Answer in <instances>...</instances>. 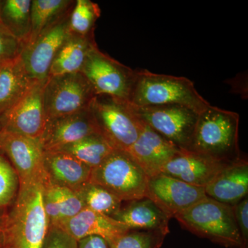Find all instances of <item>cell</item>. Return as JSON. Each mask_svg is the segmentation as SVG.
<instances>
[{"mask_svg": "<svg viewBox=\"0 0 248 248\" xmlns=\"http://www.w3.org/2000/svg\"><path fill=\"white\" fill-rule=\"evenodd\" d=\"M6 246V235L4 228L1 226L0 228V248H4Z\"/></svg>", "mask_w": 248, "mask_h": 248, "instance_id": "cell-36", "label": "cell"}, {"mask_svg": "<svg viewBox=\"0 0 248 248\" xmlns=\"http://www.w3.org/2000/svg\"><path fill=\"white\" fill-rule=\"evenodd\" d=\"M100 15L99 5L91 0L75 1L69 17L70 33L82 37L94 35L96 22Z\"/></svg>", "mask_w": 248, "mask_h": 248, "instance_id": "cell-27", "label": "cell"}, {"mask_svg": "<svg viewBox=\"0 0 248 248\" xmlns=\"http://www.w3.org/2000/svg\"><path fill=\"white\" fill-rule=\"evenodd\" d=\"M112 218L129 229L158 231L169 234L170 218L148 197L126 202Z\"/></svg>", "mask_w": 248, "mask_h": 248, "instance_id": "cell-20", "label": "cell"}, {"mask_svg": "<svg viewBox=\"0 0 248 248\" xmlns=\"http://www.w3.org/2000/svg\"><path fill=\"white\" fill-rule=\"evenodd\" d=\"M4 248H6V246H5V247Z\"/></svg>", "mask_w": 248, "mask_h": 248, "instance_id": "cell-39", "label": "cell"}, {"mask_svg": "<svg viewBox=\"0 0 248 248\" xmlns=\"http://www.w3.org/2000/svg\"><path fill=\"white\" fill-rule=\"evenodd\" d=\"M96 46L94 35L82 37L70 33L54 59L48 78L80 73L90 52Z\"/></svg>", "mask_w": 248, "mask_h": 248, "instance_id": "cell-21", "label": "cell"}, {"mask_svg": "<svg viewBox=\"0 0 248 248\" xmlns=\"http://www.w3.org/2000/svg\"><path fill=\"white\" fill-rule=\"evenodd\" d=\"M45 180L20 184L9 216L3 223L7 248H42L48 229L43 204Z\"/></svg>", "mask_w": 248, "mask_h": 248, "instance_id": "cell-1", "label": "cell"}, {"mask_svg": "<svg viewBox=\"0 0 248 248\" xmlns=\"http://www.w3.org/2000/svg\"><path fill=\"white\" fill-rule=\"evenodd\" d=\"M46 81H34L14 107L0 116L1 130L40 140L47 124L44 104Z\"/></svg>", "mask_w": 248, "mask_h": 248, "instance_id": "cell-10", "label": "cell"}, {"mask_svg": "<svg viewBox=\"0 0 248 248\" xmlns=\"http://www.w3.org/2000/svg\"><path fill=\"white\" fill-rule=\"evenodd\" d=\"M71 10L23 48L19 57L34 81L48 79L54 59L70 34L68 24Z\"/></svg>", "mask_w": 248, "mask_h": 248, "instance_id": "cell-11", "label": "cell"}, {"mask_svg": "<svg viewBox=\"0 0 248 248\" xmlns=\"http://www.w3.org/2000/svg\"><path fill=\"white\" fill-rule=\"evenodd\" d=\"M78 241L58 226H49L42 248H78Z\"/></svg>", "mask_w": 248, "mask_h": 248, "instance_id": "cell-32", "label": "cell"}, {"mask_svg": "<svg viewBox=\"0 0 248 248\" xmlns=\"http://www.w3.org/2000/svg\"><path fill=\"white\" fill-rule=\"evenodd\" d=\"M4 219H2V218H0V228H1V226H3V223H4Z\"/></svg>", "mask_w": 248, "mask_h": 248, "instance_id": "cell-37", "label": "cell"}, {"mask_svg": "<svg viewBox=\"0 0 248 248\" xmlns=\"http://www.w3.org/2000/svg\"><path fill=\"white\" fill-rule=\"evenodd\" d=\"M235 217L242 238L244 248L248 247V197L234 205Z\"/></svg>", "mask_w": 248, "mask_h": 248, "instance_id": "cell-34", "label": "cell"}, {"mask_svg": "<svg viewBox=\"0 0 248 248\" xmlns=\"http://www.w3.org/2000/svg\"><path fill=\"white\" fill-rule=\"evenodd\" d=\"M207 197L234 206L248 197V163L239 159L228 165L204 187Z\"/></svg>", "mask_w": 248, "mask_h": 248, "instance_id": "cell-18", "label": "cell"}, {"mask_svg": "<svg viewBox=\"0 0 248 248\" xmlns=\"http://www.w3.org/2000/svg\"><path fill=\"white\" fill-rule=\"evenodd\" d=\"M1 130V125H0V130Z\"/></svg>", "mask_w": 248, "mask_h": 248, "instance_id": "cell-38", "label": "cell"}, {"mask_svg": "<svg viewBox=\"0 0 248 248\" xmlns=\"http://www.w3.org/2000/svg\"><path fill=\"white\" fill-rule=\"evenodd\" d=\"M31 0H0V20L24 47L31 34Z\"/></svg>", "mask_w": 248, "mask_h": 248, "instance_id": "cell-23", "label": "cell"}, {"mask_svg": "<svg viewBox=\"0 0 248 248\" xmlns=\"http://www.w3.org/2000/svg\"><path fill=\"white\" fill-rule=\"evenodd\" d=\"M84 203L85 208L113 217L122 208L123 202L102 186L86 183L75 191Z\"/></svg>", "mask_w": 248, "mask_h": 248, "instance_id": "cell-26", "label": "cell"}, {"mask_svg": "<svg viewBox=\"0 0 248 248\" xmlns=\"http://www.w3.org/2000/svg\"><path fill=\"white\" fill-rule=\"evenodd\" d=\"M146 197L153 201L170 218H172L207 196L203 187L191 185L159 173L148 177Z\"/></svg>", "mask_w": 248, "mask_h": 248, "instance_id": "cell-13", "label": "cell"}, {"mask_svg": "<svg viewBox=\"0 0 248 248\" xmlns=\"http://www.w3.org/2000/svg\"><path fill=\"white\" fill-rule=\"evenodd\" d=\"M74 4L73 0H32L31 34L27 45L32 43L46 29L71 11Z\"/></svg>", "mask_w": 248, "mask_h": 248, "instance_id": "cell-24", "label": "cell"}, {"mask_svg": "<svg viewBox=\"0 0 248 248\" xmlns=\"http://www.w3.org/2000/svg\"><path fill=\"white\" fill-rule=\"evenodd\" d=\"M98 133L100 130L89 108L48 121L40 141L44 151H55Z\"/></svg>", "mask_w": 248, "mask_h": 248, "instance_id": "cell-14", "label": "cell"}, {"mask_svg": "<svg viewBox=\"0 0 248 248\" xmlns=\"http://www.w3.org/2000/svg\"><path fill=\"white\" fill-rule=\"evenodd\" d=\"M78 248H109V246L100 236H92L78 241Z\"/></svg>", "mask_w": 248, "mask_h": 248, "instance_id": "cell-35", "label": "cell"}, {"mask_svg": "<svg viewBox=\"0 0 248 248\" xmlns=\"http://www.w3.org/2000/svg\"><path fill=\"white\" fill-rule=\"evenodd\" d=\"M44 169L50 184L73 191L89 182L92 172L74 156L60 151H45Z\"/></svg>", "mask_w": 248, "mask_h": 248, "instance_id": "cell-19", "label": "cell"}, {"mask_svg": "<svg viewBox=\"0 0 248 248\" xmlns=\"http://www.w3.org/2000/svg\"><path fill=\"white\" fill-rule=\"evenodd\" d=\"M148 176L126 151L115 149L92 169L90 182L102 186L123 202L146 197Z\"/></svg>", "mask_w": 248, "mask_h": 248, "instance_id": "cell-5", "label": "cell"}, {"mask_svg": "<svg viewBox=\"0 0 248 248\" xmlns=\"http://www.w3.org/2000/svg\"><path fill=\"white\" fill-rule=\"evenodd\" d=\"M129 102L135 107L181 106L198 115L211 106L187 78L156 74L147 70L136 71Z\"/></svg>", "mask_w": 248, "mask_h": 248, "instance_id": "cell-2", "label": "cell"}, {"mask_svg": "<svg viewBox=\"0 0 248 248\" xmlns=\"http://www.w3.org/2000/svg\"><path fill=\"white\" fill-rule=\"evenodd\" d=\"M239 120L236 112L210 106L199 115L187 151L224 162L241 159Z\"/></svg>", "mask_w": 248, "mask_h": 248, "instance_id": "cell-3", "label": "cell"}, {"mask_svg": "<svg viewBox=\"0 0 248 248\" xmlns=\"http://www.w3.org/2000/svg\"><path fill=\"white\" fill-rule=\"evenodd\" d=\"M182 151L143 122L138 140L128 153L151 177L161 173L167 163Z\"/></svg>", "mask_w": 248, "mask_h": 248, "instance_id": "cell-15", "label": "cell"}, {"mask_svg": "<svg viewBox=\"0 0 248 248\" xmlns=\"http://www.w3.org/2000/svg\"><path fill=\"white\" fill-rule=\"evenodd\" d=\"M43 204L49 226H57L62 221L58 202L52 190L49 180L46 181L43 191Z\"/></svg>", "mask_w": 248, "mask_h": 248, "instance_id": "cell-33", "label": "cell"}, {"mask_svg": "<svg viewBox=\"0 0 248 248\" xmlns=\"http://www.w3.org/2000/svg\"><path fill=\"white\" fill-rule=\"evenodd\" d=\"M0 152L9 158L20 184L47 179L40 140L1 130Z\"/></svg>", "mask_w": 248, "mask_h": 248, "instance_id": "cell-12", "label": "cell"}, {"mask_svg": "<svg viewBox=\"0 0 248 248\" xmlns=\"http://www.w3.org/2000/svg\"><path fill=\"white\" fill-rule=\"evenodd\" d=\"M115 150L102 134H94L58 150L74 156L81 163L94 169Z\"/></svg>", "mask_w": 248, "mask_h": 248, "instance_id": "cell-25", "label": "cell"}, {"mask_svg": "<svg viewBox=\"0 0 248 248\" xmlns=\"http://www.w3.org/2000/svg\"><path fill=\"white\" fill-rule=\"evenodd\" d=\"M81 73L97 95L130 101L136 79V71L102 53L97 46L92 49Z\"/></svg>", "mask_w": 248, "mask_h": 248, "instance_id": "cell-7", "label": "cell"}, {"mask_svg": "<svg viewBox=\"0 0 248 248\" xmlns=\"http://www.w3.org/2000/svg\"><path fill=\"white\" fill-rule=\"evenodd\" d=\"M0 66H1V63H0Z\"/></svg>", "mask_w": 248, "mask_h": 248, "instance_id": "cell-40", "label": "cell"}, {"mask_svg": "<svg viewBox=\"0 0 248 248\" xmlns=\"http://www.w3.org/2000/svg\"><path fill=\"white\" fill-rule=\"evenodd\" d=\"M95 93L82 73L49 77L44 89L47 122L89 108Z\"/></svg>", "mask_w": 248, "mask_h": 248, "instance_id": "cell-8", "label": "cell"}, {"mask_svg": "<svg viewBox=\"0 0 248 248\" xmlns=\"http://www.w3.org/2000/svg\"><path fill=\"white\" fill-rule=\"evenodd\" d=\"M231 164L193 152L182 151L167 163L161 173L204 187Z\"/></svg>", "mask_w": 248, "mask_h": 248, "instance_id": "cell-16", "label": "cell"}, {"mask_svg": "<svg viewBox=\"0 0 248 248\" xmlns=\"http://www.w3.org/2000/svg\"><path fill=\"white\" fill-rule=\"evenodd\" d=\"M77 241L100 236L107 243L130 231L128 227L112 217L84 208L76 216L63 220L58 226Z\"/></svg>", "mask_w": 248, "mask_h": 248, "instance_id": "cell-17", "label": "cell"}, {"mask_svg": "<svg viewBox=\"0 0 248 248\" xmlns=\"http://www.w3.org/2000/svg\"><path fill=\"white\" fill-rule=\"evenodd\" d=\"M50 186L60 207L61 221L76 216L85 208L84 203L75 191L51 184Z\"/></svg>", "mask_w": 248, "mask_h": 248, "instance_id": "cell-30", "label": "cell"}, {"mask_svg": "<svg viewBox=\"0 0 248 248\" xmlns=\"http://www.w3.org/2000/svg\"><path fill=\"white\" fill-rule=\"evenodd\" d=\"M90 108L101 134L111 146L128 152L138 140L143 125L133 106L110 96L97 95Z\"/></svg>", "mask_w": 248, "mask_h": 248, "instance_id": "cell-6", "label": "cell"}, {"mask_svg": "<svg viewBox=\"0 0 248 248\" xmlns=\"http://www.w3.org/2000/svg\"><path fill=\"white\" fill-rule=\"evenodd\" d=\"M20 183L12 165L0 155V208L15 202L19 192Z\"/></svg>", "mask_w": 248, "mask_h": 248, "instance_id": "cell-29", "label": "cell"}, {"mask_svg": "<svg viewBox=\"0 0 248 248\" xmlns=\"http://www.w3.org/2000/svg\"><path fill=\"white\" fill-rule=\"evenodd\" d=\"M200 237L228 248H244L234 207L207 197L174 217Z\"/></svg>", "mask_w": 248, "mask_h": 248, "instance_id": "cell-4", "label": "cell"}, {"mask_svg": "<svg viewBox=\"0 0 248 248\" xmlns=\"http://www.w3.org/2000/svg\"><path fill=\"white\" fill-rule=\"evenodd\" d=\"M20 57L0 66V116L14 107L33 84Z\"/></svg>", "mask_w": 248, "mask_h": 248, "instance_id": "cell-22", "label": "cell"}, {"mask_svg": "<svg viewBox=\"0 0 248 248\" xmlns=\"http://www.w3.org/2000/svg\"><path fill=\"white\" fill-rule=\"evenodd\" d=\"M167 235L161 232L130 230L108 244L109 248H161Z\"/></svg>", "mask_w": 248, "mask_h": 248, "instance_id": "cell-28", "label": "cell"}, {"mask_svg": "<svg viewBox=\"0 0 248 248\" xmlns=\"http://www.w3.org/2000/svg\"><path fill=\"white\" fill-rule=\"evenodd\" d=\"M140 120L183 151H187L199 115L177 105L134 107Z\"/></svg>", "mask_w": 248, "mask_h": 248, "instance_id": "cell-9", "label": "cell"}, {"mask_svg": "<svg viewBox=\"0 0 248 248\" xmlns=\"http://www.w3.org/2000/svg\"><path fill=\"white\" fill-rule=\"evenodd\" d=\"M23 48L22 44L10 33L0 20V63L18 58Z\"/></svg>", "mask_w": 248, "mask_h": 248, "instance_id": "cell-31", "label": "cell"}]
</instances>
